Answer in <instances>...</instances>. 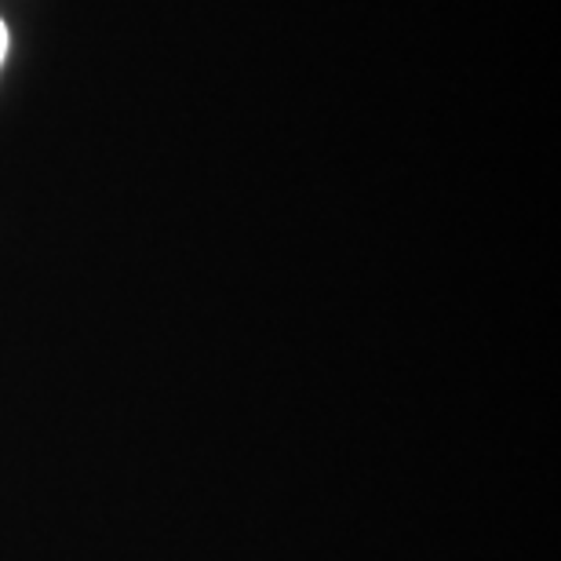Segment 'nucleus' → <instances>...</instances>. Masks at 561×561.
I'll return each instance as SVG.
<instances>
[{
  "label": "nucleus",
  "mask_w": 561,
  "mask_h": 561,
  "mask_svg": "<svg viewBox=\"0 0 561 561\" xmlns=\"http://www.w3.org/2000/svg\"><path fill=\"white\" fill-rule=\"evenodd\" d=\"M4 55H8V30H4V22H0V62H4Z\"/></svg>",
  "instance_id": "obj_1"
}]
</instances>
